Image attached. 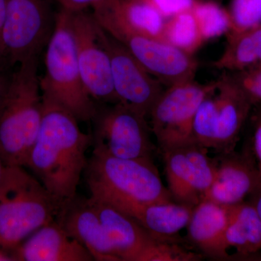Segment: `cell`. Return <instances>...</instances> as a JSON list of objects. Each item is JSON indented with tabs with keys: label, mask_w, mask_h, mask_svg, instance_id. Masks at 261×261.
I'll return each instance as SVG.
<instances>
[{
	"label": "cell",
	"mask_w": 261,
	"mask_h": 261,
	"mask_svg": "<svg viewBox=\"0 0 261 261\" xmlns=\"http://www.w3.org/2000/svg\"><path fill=\"white\" fill-rule=\"evenodd\" d=\"M42 99V124L25 167L64 204L77 195L92 135L82 132L78 120L68 110Z\"/></svg>",
	"instance_id": "6da1fadb"
},
{
	"label": "cell",
	"mask_w": 261,
	"mask_h": 261,
	"mask_svg": "<svg viewBox=\"0 0 261 261\" xmlns=\"http://www.w3.org/2000/svg\"><path fill=\"white\" fill-rule=\"evenodd\" d=\"M39 57L19 63L0 108V159L4 166L25 167L43 117Z\"/></svg>",
	"instance_id": "7a4b0ae2"
},
{
	"label": "cell",
	"mask_w": 261,
	"mask_h": 261,
	"mask_svg": "<svg viewBox=\"0 0 261 261\" xmlns=\"http://www.w3.org/2000/svg\"><path fill=\"white\" fill-rule=\"evenodd\" d=\"M63 205L23 166H4L0 177V247L13 251L56 220Z\"/></svg>",
	"instance_id": "3957f363"
},
{
	"label": "cell",
	"mask_w": 261,
	"mask_h": 261,
	"mask_svg": "<svg viewBox=\"0 0 261 261\" xmlns=\"http://www.w3.org/2000/svg\"><path fill=\"white\" fill-rule=\"evenodd\" d=\"M72 13L61 8L47 44L45 74L40 79L42 98L58 103L79 121H92L97 105L84 87L77 61Z\"/></svg>",
	"instance_id": "277c9868"
},
{
	"label": "cell",
	"mask_w": 261,
	"mask_h": 261,
	"mask_svg": "<svg viewBox=\"0 0 261 261\" xmlns=\"http://www.w3.org/2000/svg\"><path fill=\"white\" fill-rule=\"evenodd\" d=\"M84 175L92 197L117 195L149 203L172 201L152 159H124L92 153Z\"/></svg>",
	"instance_id": "5b68a950"
},
{
	"label": "cell",
	"mask_w": 261,
	"mask_h": 261,
	"mask_svg": "<svg viewBox=\"0 0 261 261\" xmlns=\"http://www.w3.org/2000/svg\"><path fill=\"white\" fill-rule=\"evenodd\" d=\"M219 84V80L205 84L192 80L170 86L163 91L149 114L161 152L196 142L193 135L196 113L201 102Z\"/></svg>",
	"instance_id": "8992f818"
},
{
	"label": "cell",
	"mask_w": 261,
	"mask_h": 261,
	"mask_svg": "<svg viewBox=\"0 0 261 261\" xmlns=\"http://www.w3.org/2000/svg\"><path fill=\"white\" fill-rule=\"evenodd\" d=\"M93 153L124 159H152L153 144L145 117L121 102L96 109Z\"/></svg>",
	"instance_id": "52a82bcc"
},
{
	"label": "cell",
	"mask_w": 261,
	"mask_h": 261,
	"mask_svg": "<svg viewBox=\"0 0 261 261\" xmlns=\"http://www.w3.org/2000/svg\"><path fill=\"white\" fill-rule=\"evenodd\" d=\"M47 0H7L3 32V51L0 58L12 66L39 57L54 30Z\"/></svg>",
	"instance_id": "ba28073f"
},
{
	"label": "cell",
	"mask_w": 261,
	"mask_h": 261,
	"mask_svg": "<svg viewBox=\"0 0 261 261\" xmlns=\"http://www.w3.org/2000/svg\"><path fill=\"white\" fill-rule=\"evenodd\" d=\"M99 219L121 261H175L178 248L154 239L135 219L114 206L91 197Z\"/></svg>",
	"instance_id": "9c48e42d"
},
{
	"label": "cell",
	"mask_w": 261,
	"mask_h": 261,
	"mask_svg": "<svg viewBox=\"0 0 261 261\" xmlns=\"http://www.w3.org/2000/svg\"><path fill=\"white\" fill-rule=\"evenodd\" d=\"M71 13L77 61L86 90L94 101L119 102L113 87L111 60L99 39L93 13Z\"/></svg>",
	"instance_id": "30bf717a"
},
{
	"label": "cell",
	"mask_w": 261,
	"mask_h": 261,
	"mask_svg": "<svg viewBox=\"0 0 261 261\" xmlns=\"http://www.w3.org/2000/svg\"><path fill=\"white\" fill-rule=\"evenodd\" d=\"M98 34L109 55L113 87L118 101L146 118L164 90L162 83L99 25Z\"/></svg>",
	"instance_id": "8fae6325"
},
{
	"label": "cell",
	"mask_w": 261,
	"mask_h": 261,
	"mask_svg": "<svg viewBox=\"0 0 261 261\" xmlns=\"http://www.w3.org/2000/svg\"><path fill=\"white\" fill-rule=\"evenodd\" d=\"M196 142L161 152L172 200L195 207L203 200L216 173V161Z\"/></svg>",
	"instance_id": "7c38bea8"
},
{
	"label": "cell",
	"mask_w": 261,
	"mask_h": 261,
	"mask_svg": "<svg viewBox=\"0 0 261 261\" xmlns=\"http://www.w3.org/2000/svg\"><path fill=\"white\" fill-rule=\"evenodd\" d=\"M108 34L121 43L152 76L166 87L194 80L199 63L192 55L164 41L126 31Z\"/></svg>",
	"instance_id": "4fadbf2b"
},
{
	"label": "cell",
	"mask_w": 261,
	"mask_h": 261,
	"mask_svg": "<svg viewBox=\"0 0 261 261\" xmlns=\"http://www.w3.org/2000/svg\"><path fill=\"white\" fill-rule=\"evenodd\" d=\"M214 181L204 199L223 205L244 202L261 189V176L253 153L234 151L219 154ZM203 199V200H204Z\"/></svg>",
	"instance_id": "5bb4252c"
},
{
	"label": "cell",
	"mask_w": 261,
	"mask_h": 261,
	"mask_svg": "<svg viewBox=\"0 0 261 261\" xmlns=\"http://www.w3.org/2000/svg\"><path fill=\"white\" fill-rule=\"evenodd\" d=\"M93 197L111 204L129 216L156 240L169 243L176 240L178 232L187 226L194 208L172 201L149 203L117 195Z\"/></svg>",
	"instance_id": "9a60e30c"
},
{
	"label": "cell",
	"mask_w": 261,
	"mask_h": 261,
	"mask_svg": "<svg viewBox=\"0 0 261 261\" xmlns=\"http://www.w3.org/2000/svg\"><path fill=\"white\" fill-rule=\"evenodd\" d=\"M56 221L89 250L94 260L121 261L90 197L76 195L65 202Z\"/></svg>",
	"instance_id": "2e32d148"
},
{
	"label": "cell",
	"mask_w": 261,
	"mask_h": 261,
	"mask_svg": "<svg viewBox=\"0 0 261 261\" xmlns=\"http://www.w3.org/2000/svg\"><path fill=\"white\" fill-rule=\"evenodd\" d=\"M213 93L215 142L214 149L219 154L233 150L240 132L253 105L226 73L219 79Z\"/></svg>",
	"instance_id": "e0dca14e"
},
{
	"label": "cell",
	"mask_w": 261,
	"mask_h": 261,
	"mask_svg": "<svg viewBox=\"0 0 261 261\" xmlns=\"http://www.w3.org/2000/svg\"><path fill=\"white\" fill-rule=\"evenodd\" d=\"M11 252L15 261L94 260L56 220L38 229Z\"/></svg>",
	"instance_id": "ac0fdd59"
},
{
	"label": "cell",
	"mask_w": 261,
	"mask_h": 261,
	"mask_svg": "<svg viewBox=\"0 0 261 261\" xmlns=\"http://www.w3.org/2000/svg\"><path fill=\"white\" fill-rule=\"evenodd\" d=\"M228 222V206L204 199L192 210L187 225L189 238L207 256L227 259L225 235Z\"/></svg>",
	"instance_id": "d6986e66"
},
{
	"label": "cell",
	"mask_w": 261,
	"mask_h": 261,
	"mask_svg": "<svg viewBox=\"0 0 261 261\" xmlns=\"http://www.w3.org/2000/svg\"><path fill=\"white\" fill-rule=\"evenodd\" d=\"M228 222L225 241L243 257L261 251V219L251 202L228 205Z\"/></svg>",
	"instance_id": "ffe728a7"
},
{
	"label": "cell",
	"mask_w": 261,
	"mask_h": 261,
	"mask_svg": "<svg viewBox=\"0 0 261 261\" xmlns=\"http://www.w3.org/2000/svg\"><path fill=\"white\" fill-rule=\"evenodd\" d=\"M227 34L225 50L211 66L224 71L238 72L261 65V24Z\"/></svg>",
	"instance_id": "44dd1931"
},
{
	"label": "cell",
	"mask_w": 261,
	"mask_h": 261,
	"mask_svg": "<svg viewBox=\"0 0 261 261\" xmlns=\"http://www.w3.org/2000/svg\"><path fill=\"white\" fill-rule=\"evenodd\" d=\"M163 39L192 56L205 43L192 9L166 19Z\"/></svg>",
	"instance_id": "7402d4cb"
},
{
	"label": "cell",
	"mask_w": 261,
	"mask_h": 261,
	"mask_svg": "<svg viewBox=\"0 0 261 261\" xmlns=\"http://www.w3.org/2000/svg\"><path fill=\"white\" fill-rule=\"evenodd\" d=\"M192 9L204 42L221 37L231 29L229 13L215 2L197 0Z\"/></svg>",
	"instance_id": "603a6c76"
},
{
	"label": "cell",
	"mask_w": 261,
	"mask_h": 261,
	"mask_svg": "<svg viewBox=\"0 0 261 261\" xmlns=\"http://www.w3.org/2000/svg\"><path fill=\"white\" fill-rule=\"evenodd\" d=\"M228 13L231 21L230 31L252 28L261 24V0H231Z\"/></svg>",
	"instance_id": "cb8c5ba5"
},
{
	"label": "cell",
	"mask_w": 261,
	"mask_h": 261,
	"mask_svg": "<svg viewBox=\"0 0 261 261\" xmlns=\"http://www.w3.org/2000/svg\"><path fill=\"white\" fill-rule=\"evenodd\" d=\"M229 80L243 91L252 104L261 102V65L238 72H227Z\"/></svg>",
	"instance_id": "d4e9b609"
},
{
	"label": "cell",
	"mask_w": 261,
	"mask_h": 261,
	"mask_svg": "<svg viewBox=\"0 0 261 261\" xmlns=\"http://www.w3.org/2000/svg\"><path fill=\"white\" fill-rule=\"evenodd\" d=\"M168 19L185 10L192 9L197 0H145Z\"/></svg>",
	"instance_id": "484cf974"
},
{
	"label": "cell",
	"mask_w": 261,
	"mask_h": 261,
	"mask_svg": "<svg viewBox=\"0 0 261 261\" xmlns=\"http://www.w3.org/2000/svg\"><path fill=\"white\" fill-rule=\"evenodd\" d=\"M61 8L70 12H79L86 10L91 7L93 10L108 6L116 3L118 0H57Z\"/></svg>",
	"instance_id": "4316f807"
},
{
	"label": "cell",
	"mask_w": 261,
	"mask_h": 261,
	"mask_svg": "<svg viewBox=\"0 0 261 261\" xmlns=\"http://www.w3.org/2000/svg\"><path fill=\"white\" fill-rule=\"evenodd\" d=\"M13 68V66L8 61L0 58V108L3 106L9 91L14 71Z\"/></svg>",
	"instance_id": "83f0119b"
},
{
	"label": "cell",
	"mask_w": 261,
	"mask_h": 261,
	"mask_svg": "<svg viewBox=\"0 0 261 261\" xmlns=\"http://www.w3.org/2000/svg\"><path fill=\"white\" fill-rule=\"evenodd\" d=\"M253 154L261 176V116L257 120L254 133Z\"/></svg>",
	"instance_id": "f1b7e54d"
},
{
	"label": "cell",
	"mask_w": 261,
	"mask_h": 261,
	"mask_svg": "<svg viewBox=\"0 0 261 261\" xmlns=\"http://www.w3.org/2000/svg\"><path fill=\"white\" fill-rule=\"evenodd\" d=\"M7 15V0H0V58L3 51V32Z\"/></svg>",
	"instance_id": "f546056e"
},
{
	"label": "cell",
	"mask_w": 261,
	"mask_h": 261,
	"mask_svg": "<svg viewBox=\"0 0 261 261\" xmlns=\"http://www.w3.org/2000/svg\"><path fill=\"white\" fill-rule=\"evenodd\" d=\"M252 196V201L251 203L256 209L257 214H258L261 219V189Z\"/></svg>",
	"instance_id": "4dcf8cb0"
},
{
	"label": "cell",
	"mask_w": 261,
	"mask_h": 261,
	"mask_svg": "<svg viewBox=\"0 0 261 261\" xmlns=\"http://www.w3.org/2000/svg\"><path fill=\"white\" fill-rule=\"evenodd\" d=\"M0 261H15L11 252L0 247Z\"/></svg>",
	"instance_id": "1f68e13d"
},
{
	"label": "cell",
	"mask_w": 261,
	"mask_h": 261,
	"mask_svg": "<svg viewBox=\"0 0 261 261\" xmlns=\"http://www.w3.org/2000/svg\"><path fill=\"white\" fill-rule=\"evenodd\" d=\"M3 167H4V164H3V161L0 159V177H1L2 171H3Z\"/></svg>",
	"instance_id": "d6a6232c"
}]
</instances>
